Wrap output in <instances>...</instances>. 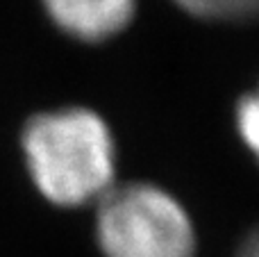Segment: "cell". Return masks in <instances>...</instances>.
Masks as SVG:
<instances>
[{"label":"cell","instance_id":"1","mask_svg":"<svg viewBox=\"0 0 259 257\" xmlns=\"http://www.w3.org/2000/svg\"><path fill=\"white\" fill-rule=\"evenodd\" d=\"M23 155L36 189L59 207L98 203L116 185L112 132L87 107L32 116L23 130Z\"/></svg>","mask_w":259,"mask_h":257},{"label":"cell","instance_id":"2","mask_svg":"<svg viewBox=\"0 0 259 257\" xmlns=\"http://www.w3.org/2000/svg\"><path fill=\"white\" fill-rule=\"evenodd\" d=\"M96 239L103 257H196L191 214L150 182L114 185L96 203Z\"/></svg>","mask_w":259,"mask_h":257},{"label":"cell","instance_id":"3","mask_svg":"<svg viewBox=\"0 0 259 257\" xmlns=\"http://www.w3.org/2000/svg\"><path fill=\"white\" fill-rule=\"evenodd\" d=\"M44 7L62 32L94 44L125 30L137 0H44Z\"/></svg>","mask_w":259,"mask_h":257},{"label":"cell","instance_id":"4","mask_svg":"<svg viewBox=\"0 0 259 257\" xmlns=\"http://www.w3.org/2000/svg\"><path fill=\"white\" fill-rule=\"evenodd\" d=\"M178 7L202 21L250 23L259 21V0H175Z\"/></svg>","mask_w":259,"mask_h":257},{"label":"cell","instance_id":"5","mask_svg":"<svg viewBox=\"0 0 259 257\" xmlns=\"http://www.w3.org/2000/svg\"><path fill=\"white\" fill-rule=\"evenodd\" d=\"M237 130L248 150L259 159V84L237 103Z\"/></svg>","mask_w":259,"mask_h":257},{"label":"cell","instance_id":"6","mask_svg":"<svg viewBox=\"0 0 259 257\" xmlns=\"http://www.w3.org/2000/svg\"><path fill=\"white\" fill-rule=\"evenodd\" d=\"M234 257H259V226H255L239 241Z\"/></svg>","mask_w":259,"mask_h":257}]
</instances>
